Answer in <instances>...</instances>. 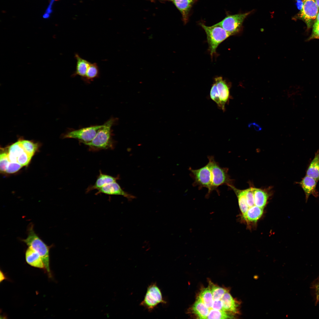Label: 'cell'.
Returning <instances> with one entry per match:
<instances>
[{"label":"cell","instance_id":"cell-30","mask_svg":"<svg viewBox=\"0 0 319 319\" xmlns=\"http://www.w3.org/2000/svg\"><path fill=\"white\" fill-rule=\"evenodd\" d=\"M22 166L17 162H10L6 172L8 173H13L18 171Z\"/></svg>","mask_w":319,"mask_h":319},{"label":"cell","instance_id":"cell-4","mask_svg":"<svg viewBox=\"0 0 319 319\" xmlns=\"http://www.w3.org/2000/svg\"><path fill=\"white\" fill-rule=\"evenodd\" d=\"M199 25L206 34L209 50L212 57L219 45L231 35L222 27L216 24L210 26L202 23Z\"/></svg>","mask_w":319,"mask_h":319},{"label":"cell","instance_id":"cell-10","mask_svg":"<svg viewBox=\"0 0 319 319\" xmlns=\"http://www.w3.org/2000/svg\"><path fill=\"white\" fill-rule=\"evenodd\" d=\"M303 6L300 17L305 22L308 28H310L316 19L319 9L314 0H303Z\"/></svg>","mask_w":319,"mask_h":319},{"label":"cell","instance_id":"cell-26","mask_svg":"<svg viewBox=\"0 0 319 319\" xmlns=\"http://www.w3.org/2000/svg\"><path fill=\"white\" fill-rule=\"evenodd\" d=\"M20 140L25 151L32 156L38 148V144L31 141L22 139H20Z\"/></svg>","mask_w":319,"mask_h":319},{"label":"cell","instance_id":"cell-7","mask_svg":"<svg viewBox=\"0 0 319 319\" xmlns=\"http://www.w3.org/2000/svg\"><path fill=\"white\" fill-rule=\"evenodd\" d=\"M166 302L163 299L160 289L156 282L149 285L147 288L144 299L140 305L151 312L159 304H165Z\"/></svg>","mask_w":319,"mask_h":319},{"label":"cell","instance_id":"cell-6","mask_svg":"<svg viewBox=\"0 0 319 319\" xmlns=\"http://www.w3.org/2000/svg\"><path fill=\"white\" fill-rule=\"evenodd\" d=\"M189 170L190 175L194 180L193 186H198L199 189L203 188H207L208 191L206 196L208 197L212 192L211 170L208 164L197 169L190 167Z\"/></svg>","mask_w":319,"mask_h":319},{"label":"cell","instance_id":"cell-25","mask_svg":"<svg viewBox=\"0 0 319 319\" xmlns=\"http://www.w3.org/2000/svg\"><path fill=\"white\" fill-rule=\"evenodd\" d=\"M208 287L210 288L214 300H220L227 289L216 285L209 281Z\"/></svg>","mask_w":319,"mask_h":319},{"label":"cell","instance_id":"cell-2","mask_svg":"<svg viewBox=\"0 0 319 319\" xmlns=\"http://www.w3.org/2000/svg\"><path fill=\"white\" fill-rule=\"evenodd\" d=\"M116 121V118H110L102 125L91 141L84 144L92 151L113 149L114 142L112 137L111 128Z\"/></svg>","mask_w":319,"mask_h":319},{"label":"cell","instance_id":"cell-36","mask_svg":"<svg viewBox=\"0 0 319 319\" xmlns=\"http://www.w3.org/2000/svg\"><path fill=\"white\" fill-rule=\"evenodd\" d=\"M162 0V1H172V0Z\"/></svg>","mask_w":319,"mask_h":319},{"label":"cell","instance_id":"cell-21","mask_svg":"<svg viewBox=\"0 0 319 319\" xmlns=\"http://www.w3.org/2000/svg\"><path fill=\"white\" fill-rule=\"evenodd\" d=\"M25 150L23 147L20 139L10 146L8 153L9 160L12 162H17L18 157ZM18 163V162H17Z\"/></svg>","mask_w":319,"mask_h":319},{"label":"cell","instance_id":"cell-33","mask_svg":"<svg viewBox=\"0 0 319 319\" xmlns=\"http://www.w3.org/2000/svg\"><path fill=\"white\" fill-rule=\"evenodd\" d=\"M297 3L296 4L298 9L300 10H301L303 6V1H301L300 0H296Z\"/></svg>","mask_w":319,"mask_h":319},{"label":"cell","instance_id":"cell-12","mask_svg":"<svg viewBox=\"0 0 319 319\" xmlns=\"http://www.w3.org/2000/svg\"><path fill=\"white\" fill-rule=\"evenodd\" d=\"M102 193L109 195H121L131 200L135 197L124 191L116 182L108 184L99 189L96 194Z\"/></svg>","mask_w":319,"mask_h":319},{"label":"cell","instance_id":"cell-35","mask_svg":"<svg viewBox=\"0 0 319 319\" xmlns=\"http://www.w3.org/2000/svg\"><path fill=\"white\" fill-rule=\"evenodd\" d=\"M317 6H318L319 10V0H314Z\"/></svg>","mask_w":319,"mask_h":319},{"label":"cell","instance_id":"cell-11","mask_svg":"<svg viewBox=\"0 0 319 319\" xmlns=\"http://www.w3.org/2000/svg\"><path fill=\"white\" fill-rule=\"evenodd\" d=\"M317 182L313 178L306 175L300 182L297 183L304 192L306 202L311 195L315 197L319 196L318 192L316 189Z\"/></svg>","mask_w":319,"mask_h":319},{"label":"cell","instance_id":"cell-34","mask_svg":"<svg viewBox=\"0 0 319 319\" xmlns=\"http://www.w3.org/2000/svg\"><path fill=\"white\" fill-rule=\"evenodd\" d=\"M315 23L319 24V12H318L316 18V21Z\"/></svg>","mask_w":319,"mask_h":319},{"label":"cell","instance_id":"cell-20","mask_svg":"<svg viewBox=\"0 0 319 319\" xmlns=\"http://www.w3.org/2000/svg\"><path fill=\"white\" fill-rule=\"evenodd\" d=\"M306 175L317 181L319 180V149L315 153L314 158L308 167Z\"/></svg>","mask_w":319,"mask_h":319},{"label":"cell","instance_id":"cell-18","mask_svg":"<svg viewBox=\"0 0 319 319\" xmlns=\"http://www.w3.org/2000/svg\"><path fill=\"white\" fill-rule=\"evenodd\" d=\"M75 57L77 60L76 70L72 76L74 77L79 76L83 80L91 63L81 58L77 53L75 54Z\"/></svg>","mask_w":319,"mask_h":319},{"label":"cell","instance_id":"cell-16","mask_svg":"<svg viewBox=\"0 0 319 319\" xmlns=\"http://www.w3.org/2000/svg\"><path fill=\"white\" fill-rule=\"evenodd\" d=\"M27 262L31 266L39 268H45L42 258L39 254L32 248L29 247L25 252Z\"/></svg>","mask_w":319,"mask_h":319},{"label":"cell","instance_id":"cell-31","mask_svg":"<svg viewBox=\"0 0 319 319\" xmlns=\"http://www.w3.org/2000/svg\"><path fill=\"white\" fill-rule=\"evenodd\" d=\"M315 39H319V24L315 23L313 25L312 34L308 40Z\"/></svg>","mask_w":319,"mask_h":319},{"label":"cell","instance_id":"cell-3","mask_svg":"<svg viewBox=\"0 0 319 319\" xmlns=\"http://www.w3.org/2000/svg\"><path fill=\"white\" fill-rule=\"evenodd\" d=\"M207 163L210 168L211 174L212 190L216 191L219 193L218 188L226 185L230 188L234 186V180L231 179L228 174V168L221 167L215 160L213 156H208Z\"/></svg>","mask_w":319,"mask_h":319},{"label":"cell","instance_id":"cell-1","mask_svg":"<svg viewBox=\"0 0 319 319\" xmlns=\"http://www.w3.org/2000/svg\"><path fill=\"white\" fill-rule=\"evenodd\" d=\"M232 190L238 200L241 217L248 225L255 224L261 217L270 196L269 189L250 187L240 190L234 186Z\"/></svg>","mask_w":319,"mask_h":319},{"label":"cell","instance_id":"cell-22","mask_svg":"<svg viewBox=\"0 0 319 319\" xmlns=\"http://www.w3.org/2000/svg\"><path fill=\"white\" fill-rule=\"evenodd\" d=\"M208 307L209 310L212 309L213 302L212 295L209 287L203 288L197 297Z\"/></svg>","mask_w":319,"mask_h":319},{"label":"cell","instance_id":"cell-29","mask_svg":"<svg viewBox=\"0 0 319 319\" xmlns=\"http://www.w3.org/2000/svg\"><path fill=\"white\" fill-rule=\"evenodd\" d=\"M32 157V156L25 151L18 157L17 162L22 166L27 165Z\"/></svg>","mask_w":319,"mask_h":319},{"label":"cell","instance_id":"cell-28","mask_svg":"<svg viewBox=\"0 0 319 319\" xmlns=\"http://www.w3.org/2000/svg\"><path fill=\"white\" fill-rule=\"evenodd\" d=\"M9 162L7 153L4 152L1 154L0 169L1 171L6 172Z\"/></svg>","mask_w":319,"mask_h":319},{"label":"cell","instance_id":"cell-23","mask_svg":"<svg viewBox=\"0 0 319 319\" xmlns=\"http://www.w3.org/2000/svg\"><path fill=\"white\" fill-rule=\"evenodd\" d=\"M100 71L97 63H90L87 70L86 76L83 80L87 82H89L99 77Z\"/></svg>","mask_w":319,"mask_h":319},{"label":"cell","instance_id":"cell-15","mask_svg":"<svg viewBox=\"0 0 319 319\" xmlns=\"http://www.w3.org/2000/svg\"><path fill=\"white\" fill-rule=\"evenodd\" d=\"M221 300L223 307L226 311L233 314L238 313L239 302L233 298L228 290L224 294Z\"/></svg>","mask_w":319,"mask_h":319},{"label":"cell","instance_id":"cell-27","mask_svg":"<svg viewBox=\"0 0 319 319\" xmlns=\"http://www.w3.org/2000/svg\"><path fill=\"white\" fill-rule=\"evenodd\" d=\"M211 99L215 102L218 106L221 108V105L216 85L215 83L212 85L210 92Z\"/></svg>","mask_w":319,"mask_h":319},{"label":"cell","instance_id":"cell-32","mask_svg":"<svg viewBox=\"0 0 319 319\" xmlns=\"http://www.w3.org/2000/svg\"><path fill=\"white\" fill-rule=\"evenodd\" d=\"M212 309L219 310L225 311L223 307L222 303L221 300H214L212 307Z\"/></svg>","mask_w":319,"mask_h":319},{"label":"cell","instance_id":"cell-17","mask_svg":"<svg viewBox=\"0 0 319 319\" xmlns=\"http://www.w3.org/2000/svg\"><path fill=\"white\" fill-rule=\"evenodd\" d=\"M119 177H115L102 173L100 171V174L94 185L88 187L87 189L88 192L94 189L98 190L109 183L116 182Z\"/></svg>","mask_w":319,"mask_h":319},{"label":"cell","instance_id":"cell-13","mask_svg":"<svg viewBox=\"0 0 319 319\" xmlns=\"http://www.w3.org/2000/svg\"><path fill=\"white\" fill-rule=\"evenodd\" d=\"M216 84L221 105V108L224 111L225 105L230 97L229 87L222 77H219L215 78Z\"/></svg>","mask_w":319,"mask_h":319},{"label":"cell","instance_id":"cell-19","mask_svg":"<svg viewBox=\"0 0 319 319\" xmlns=\"http://www.w3.org/2000/svg\"><path fill=\"white\" fill-rule=\"evenodd\" d=\"M191 312L199 319H207L209 310L198 298L191 307Z\"/></svg>","mask_w":319,"mask_h":319},{"label":"cell","instance_id":"cell-9","mask_svg":"<svg viewBox=\"0 0 319 319\" xmlns=\"http://www.w3.org/2000/svg\"><path fill=\"white\" fill-rule=\"evenodd\" d=\"M102 125H96L71 130L64 135V138H72L78 140L84 144L91 141L94 138Z\"/></svg>","mask_w":319,"mask_h":319},{"label":"cell","instance_id":"cell-8","mask_svg":"<svg viewBox=\"0 0 319 319\" xmlns=\"http://www.w3.org/2000/svg\"><path fill=\"white\" fill-rule=\"evenodd\" d=\"M251 12H250L228 15L220 22L215 24L220 26L231 35H232L240 31L244 19Z\"/></svg>","mask_w":319,"mask_h":319},{"label":"cell","instance_id":"cell-14","mask_svg":"<svg viewBox=\"0 0 319 319\" xmlns=\"http://www.w3.org/2000/svg\"><path fill=\"white\" fill-rule=\"evenodd\" d=\"M196 0H172L173 3L180 12L182 19L186 23L188 21L191 8Z\"/></svg>","mask_w":319,"mask_h":319},{"label":"cell","instance_id":"cell-5","mask_svg":"<svg viewBox=\"0 0 319 319\" xmlns=\"http://www.w3.org/2000/svg\"><path fill=\"white\" fill-rule=\"evenodd\" d=\"M22 241L29 247L32 248L39 254L42 258L45 268L51 275L49 248L35 233L33 227H30L27 237Z\"/></svg>","mask_w":319,"mask_h":319},{"label":"cell","instance_id":"cell-24","mask_svg":"<svg viewBox=\"0 0 319 319\" xmlns=\"http://www.w3.org/2000/svg\"><path fill=\"white\" fill-rule=\"evenodd\" d=\"M234 315L227 311L212 309L209 310L207 319L233 318Z\"/></svg>","mask_w":319,"mask_h":319}]
</instances>
